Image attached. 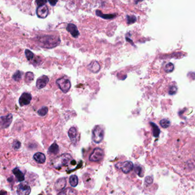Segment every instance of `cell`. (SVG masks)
Listing matches in <instances>:
<instances>
[{
    "label": "cell",
    "mask_w": 195,
    "mask_h": 195,
    "mask_svg": "<svg viewBox=\"0 0 195 195\" xmlns=\"http://www.w3.org/2000/svg\"><path fill=\"white\" fill-rule=\"evenodd\" d=\"M33 158L36 162L39 164H43L46 161L45 155L41 152H37L35 153Z\"/></svg>",
    "instance_id": "cell-15"
},
{
    "label": "cell",
    "mask_w": 195,
    "mask_h": 195,
    "mask_svg": "<svg viewBox=\"0 0 195 195\" xmlns=\"http://www.w3.org/2000/svg\"><path fill=\"white\" fill-rule=\"evenodd\" d=\"M133 168V164L131 162L127 161L122 164L121 168L123 173L127 174L130 172Z\"/></svg>",
    "instance_id": "cell-12"
},
{
    "label": "cell",
    "mask_w": 195,
    "mask_h": 195,
    "mask_svg": "<svg viewBox=\"0 0 195 195\" xmlns=\"http://www.w3.org/2000/svg\"><path fill=\"white\" fill-rule=\"evenodd\" d=\"M30 192L31 188L27 184L21 183L18 186L17 193L19 195H29Z\"/></svg>",
    "instance_id": "cell-7"
},
{
    "label": "cell",
    "mask_w": 195,
    "mask_h": 195,
    "mask_svg": "<svg viewBox=\"0 0 195 195\" xmlns=\"http://www.w3.org/2000/svg\"><path fill=\"white\" fill-rule=\"evenodd\" d=\"M134 170L135 171V172L136 173V174L137 175H139L140 177H142L143 176V170H142V168L138 166L137 165H136L134 167Z\"/></svg>",
    "instance_id": "cell-26"
},
{
    "label": "cell",
    "mask_w": 195,
    "mask_h": 195,
    "mask_svg": "<svg viewBox=\"0 0 195 195\" xmlns=\"http://www.w3.org/2000/svg\"><path fill=\"white\" fill-rule=\"evenodd\" d=\"M13 147L15 149H18L21 147V142L18 141H15L13 142Z\"/></svg>",
    "instance_id": "cell-33"
},
{
    "label": "cell",
    "mask_w": 195,
    "mask_h": 195,
    "mask_svg": "<svg viewBox=\"0 0 195 195\" xmlns=\"http://www.w3.org/2000/svg\"><path fill=\"white\" fill-rule=\"evenodd\" d=\"M173 68H174V65L171 63H169L165 66V70L167 72H172L173 70Z\"/></svg>",
    "instance_id": "cell-29"
},
{
    "label": "cell",
    "mask_w": 195,
    "mask_h": 195,
    "mask_svg": "<svg viewBox=\"0 0 195 195\" xmlns=\"http://www.w3.org/2000/svg\"><path fill=\"white\" fill-rule=\"evenodd\" d=\"M69 183L72 187H75L78 184V178L76 175H72L69 179Z\"/></svg>",
    "instance_id": "cell-21"
},
{
    "label": "cell",
    "mask_w": 195,
    "mask_h": 195,
    "mask_svg": "<svg viewBox=\"0 0 195 195\" xmlns=\"http://www.w3.org/2000/svg\"><path fill=\"white\" fill-rule=\"evenodd\" d=\"M48 112V108L46 106L42 107L38 110V114L40 116H45Z\"/></svg>",
    "instance_id": "cell-23"
},
{
    "label": "cell",
    "mask_w": 195,
    "mask_h": 195,
    "mask_svg": "<svg viewBox=\"0 0 195 195\" xmlns=\"http://www.w3.org/2000/svg\"><path fill=\"white\" fill-rule=\"evenodd\" d=\"M34 74L32 72H28L25 76V81L27 82H30L34 80Z\"/></svg>",
    "instance_id": "cell-25"
},
{
    "label": "cell",
    "mask_w": 195,
    "mask_h": 195,
    "mask_svg": "<svg viewBox=\"0 0 195 195\" xmlns=\"http://www.w3.org/2000/svg\"><path fill=\"white\" fill-rule=\"evenodd\" d=\"M32 95L29 93H24L20 98L19 103L21 106L27 105L30 104L32 100Z\"/></svg>",
    "instance_id": "cell-9"
},
{
    "label": "cell",
    "mask_w": 195,
    "mask_h": 195,
    "mask_svg": "<svg viewBox=\"0 0 195 195\" xmlns=\"http://www.w3.org/2000/svg\"><path fill=\"white\" fill-rule=\"evenodd\" d=\"M77 191L71 188H67L61 191L58 195H77Z\"/></svg>",
    "instance_id": "cell-19"
},
{
    "label": "cell",
    "mask_w": 195,
    "mask_h": 195,
    "mask_svg": "<svg viewBox=\"0 0 195 195\" xmlns=\"http://www.w3.org/2000/svg\"><path fill=\"white\" fill-rule=\"evenodd\" d=\"M103 157L104 152L103 149L100 148H96L90 155L89 160L93 162H99L103 159Z\"/></svg>",
    "instance_id": "cell-5"
},
{
    "label": "cell",
    "mask_w": 195,
    "mask_h": 195,
    "mask_svg": "<svg viewBox=\"0 0 195 195\" xmlns=\"http://www.w3.org/2000/svg\"><path fill=\"white\" fill-rule=\"evenodd\" d=\"M58 152H59V147H58V145L56 143H54L53 144H52L48 150L49 153L52 154V155H56L58 153Z\"/></svg>",
    "instance_id": "cell-20"
},
{
    "label": "cell",
    "mask_w": 195,
    "mask_h": 195,
    "mask_svg": "<svg viewBox=\"0 0 195 195\" xmlns=\"http://www.w3.org/2000/svg\"><path fill=\"white\" fill-rule=\"evenodd\" d=\"M151 125H152V129H153V134L155 137H158L160 133V130L158 128V127L153 123H150Z\"/></svg>",
    "instance_id": "cell-22"
},
{
    "label": "cell",
    "mask_w": 195,
    "mask_h": 195,
    "mask_svg": "<svg viewBox=\"0 0 195 195\" xmlns=\"http://www.w3.org/2000/svg\"><path fill=\"white\" fill-rule=\"evenodd\" d=\"M38 41L41 46L46 48H53L60 44L61 40L59 37L54 35H44L39 37Z\"/></svg>",
    "instance_id": "cell-1"
},
{
    "label": "cell",
    "mask_w": 195,
    "mask_h": 195,
    "mask_svg": "<svg viewBox=\"0 0 195 195\" xmlns=\"http://www.w3.org/2000/svg\"><path fill=\"white\" fill-rule=\"evenodd\" d=\"M25 55H26V58L28 59V60L29 61L32 60L34 57V55L33 53L30 50H28V49H26L25 50Z\"/></svg>",
    "instance_id": "cell-28"
},
{
    "label": "cell",
    "mask_w": 195,
    "mask_h": 195,
    "mask_svg": "<svg viewBox=\"0 0 195 195\" xmlns=\"http://www.w3.org/2000/svg\"><path fill=\"white\" fill-rule=\"evenodd\" d=\"M96 14L98 16L104 19H107V20H110V19H113L116 17L115 14H104L102 13L100 10H97L96 11Z\"/></svg>",
    "instance_id": "cell-18"
},
{
    "label": "cell",
    "mask_w": 195,
    "mask_h": 195,
    "mask_svg": "<svg viewBox=\"0 0 195 195\" xmlns=\"http://www.w3.org/2000/svg\"><path fill=\"white\" fill-rule=\"evenodd\" d=\"M127 20L129 24H131L136 22V18L134 16H127Z\"/></svg>",
    "instance_id": "cell-30"
},
{
    "label": "cell",
    "mask_w": 195,
    "mask_h": 195,
    "mask_svg": "<svg viewBox=\"0 0 195 195\" xmlns=\"http://www.w3.org/2000/svg\"><path fill=\"white\" fill-rule=\"evenodd\" d=\"M68 135L72 142H75L77 136V130L75 128L71 127L68 132Z\"/></svg>",
    "instance_id": "cell-17"
},
{
    "label": "cell",
    "mask_w": 195,
    "mask_h": 195,
    "mask_svg": "<svg viewBox=\"0 0 195 195\" xmlns=\"http://www.w3.org/2000/svg\"><path fill=\"white\" fill-rule=\"evenodd\" d=\"M13 119L12 114H9L5 116L0 117V127L2 128H7L11 124Z\"/></svg>",
    "instance_id": "cell-6"
},
{
    "label": "cell",
    "mask_w": 195,
    "mask_h": 195,
    "mask_svg": "<svg viewBox=\"0 0 195 195\" xmlns=\"http://www.w3.org/2000/svg\"><path fill=\"white\" fill-rule=\"evenodd\" d=\"M177 91V87L176 86H171L169 89V93L170 95L175 94Z\"/></svg>",
    "instance_id": "cell-32"
},
{
    "label": "cell",
    "mask_w": 195,
    "mask_h": 195,
    "mask_svg": "<svg viewBox=\"0 0 195 195\" xmlns=\"http://www.w3.org/2000/svg\"><path fill=\"white\" fill-rule=\"evenodd\" d=\"M160 125L163 128H167L170 125V121L166 119H162L160 121Z\"/></svg>",
    "instance_id": "cell-24"
},
{
    "label": "cell",
    "mask_w": 195,
    "mask_h": 195,
    "mask_svg": "<svg viewBox=\"0 0 195 195\" xmlns=\"http://www.w3.org/2000/svg\"><path fill=\"white\" fill-rule=\"evenodd\" d=\"M13 172L19 181H23L25 180L24 173L20 170L18 168H14L13 170Z\"/></svg>",
    "instance_id": "cell-16"
},
{
    "label": "cell",
    "mask_w": 195,
    "mask_h": 195,
    "mask_svg": "<svg viewBox=\"0 0 195 195\" xmlns=\"http://www.w3.org/2000/svg\"><path fill=\"white\" fill-rule=\"evenodd\" d=\"M104 130L100 126H97L93 131V140L95 143H100L103 140Z\"/></svg>",
    "instance_id": "cell-3"
},
{
    "label": "cell",
    "mask_w": 195,
    "mask_h": 195,
    "mask_svg": "<svg viewBox=\"0 0 195 195\" xmlns=\"http://www.w3.org/2000/svg\"><path fill=\"white\" fill-rule=\"evenodd\" d=\"M56 83L64 93H67L71 88V82L70 80L65 77L58 78L57 80Z\"/></svg>",
    "instance_id": "cell-4"
},
{
    "label": "cell",
    "mask_w": 195,
    "mask_h": 195,
    "mask_svg": "<svg viewBox=\"0 0 195 195\" xmlns=\"http://www.w3.org/2000/svg\"><path fill=\"white\" fill-rule=\"evenodd\" d=\"M66 185V179L63 177L59 179L55 184V188L57 191H62Z\"/></svg>",
    "instance_id": "cell-13"
},
{
    "label": "cell",
    "mask_w": 195,
    "mask_h": 195,
    "mask_svg": "<svg viewBox=\"0 0 195 195\" xmlns=\"http://www.w3.org/2000/svg\"><path fill=\"white\" fill-rule=\"evenodd\" d=\"M49 79L46 76H42L40 77L37 80L36 82V87L38 89H40L46 87L47 84L48 83Z\"/></svg>",
    "instance_id": "cell-10"
},
{
    "label": "cell",
    "mask_w": 195,
    "mask_h": 195,
    "mask_svg": "<svg viewBox=\"0 0 195 195\" xmlns=\"http://www.w3.org/2000/svg\"><path fill=\"white\" fill-rule=\"evenodd\" d=\"M13 78L16 81H20L21 79V78H22V73H21V72L20 71H17L14 74V75L13 76Z\"/></svg>",
    "instance_id": "cell-27"
},
{
    "label": "cell",
    "mask_w": 195,
    "mask_h": 195,
    "mask_svg": "<svg viewBox=\"0 0 195 195\" xmlns=\"http://www.w3.org/2000/svg\"><path fill=\"white\" fill-rule=\"evenodd\" d=\"M47 2L46 1H43V0H38L36 1V3H37V5L39 6H42V5H45V3Z\"/></svg>",
    "instance_id": "cell-34"
},
{
    "label": "cell",
    "mask_w": 195,
    "mask_h": 195,
    "mask_svg": "<svg viewBox=\"0 0 195 195\" xmlns=\"http://www.w3.org/2000/svg\"><path fill=\"white\" fill-rule=\"evenodd\" d=\"M71 160V156L68 153H65L57 157L54 160H53L51 162V164L54 168L58 169L61 167L68 165Z\"/></svg>",
    "instance_id": "cell-2"
},
{
    "label": "cell",
    "mask_w": 195,
    "mask_h": 195,
    "mask_svg": "<svg viewBox=\"0 0 195 195\" xmlns=\"http://www.w3.org/2000/svg\"><path fill=\"white\" fill-rule=\"evenodd\" d=\"M37 14L41 18H45L49 14V9L46 5L39 6L36 10Z\"/></svg>",
    "instance_id": "cell-8"
},
{
    "label": "cell",
    "mask_w": 195,
    "mask_h": 195,
    "mask_svg": "<svg viewBox=\"0 0 195 195\" xmlns=\"http://www.w3.org/2000/svg\"><path fill=\"white\" fill-rule=\"evenodd\" d=\"M89 69L94 73H98L100 69V66L97 61H92L88 66Z\"/></svg>",
    "instance_id": "cell-14"
},
{
    "label": "cell",
    "mask_w": 195,
    "mask_h": 195,
    "mask_svg": "<svg viewBox=\"0 0 195 195\" xmlns=\"http://www.w3.org/2000/svg\"><path fill=\"white\" fill-rule=\"evenodd\" d=\"M49 3H50V5H52V6H54V5H56V4L57 3V1H49Z\"/></svg>",
    "instance_id": "cell-35"
},
{
    "label": "cell",
    "mask_w": 195,
    "mask_h": 195,
    "mask_svg": "<svg viewBox=\"0 0 195 195\" xmlns=\"http://www.w3.org/2000/svg\"><path fill=\"white\" fill-rule=\"evenodd\" d=\"M66 29L68 32L70 33L73 37L77 38L79 35V32L76 25L73 24H68L66 28Z\"/></svg>",
    "instance_id": "cell-11"
},
{
    "label": "cell",
    "mask_w": 195,
    "mask_h": 195,
    "mask_svg": "<svg viewBox=\"0 0 195 195\" xmlns=\"http://www.w3.org/2000/svg\"><path fill=\"white\" fill-rule=\"evenodd\" d=\"M153 177L151 176H147L146 177L145 179V183L148 184V185H150L153 183Z\"/></svg>",
    "instance_id": "cell-31"
}]
</instances>
